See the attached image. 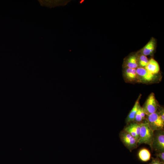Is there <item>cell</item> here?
<instances>
[{"label": "cell", "instance_id": "cell-1", "mask_svg": "<svg viewBox=\"0 0 164 164\" xmlns=\"http://www.w3.org/2000/svg\"><path fill=\"white\" fill-rule=\"evenodd\" d=\"M140 129L138 144H145L152 147L154 137V131L145 120L140 123Z\"/></svg>", "mask_w": 164, "mask_h": 164}, {"label": "cell", "instance_id": "cell-2", "mask_svg": "<svg viewBox=\"0 0 164 164\" xmlns=\"http://www.w3.org/2000/svg\"><path fill=\"white\" fill-rule=\"evenodd\" d=\"M147 116L146 120L153 130L155 131L163 129L164 121L162 119L158 111Z\"/></svg>", "mask_w": 164, "mask_h": 164}, {"label": "cell", "instance_id": "cell-3", "mask_svg": "<svg viewBox=\"0 0 164 164\" xmlns=\"http://www.w3.org/2000/svg\"><path fill=\"white\" fill-rule=\"evenodd\" d=\"M157 152H164V132L163 130L154 131V137L151 148Z\"/></svg>", "mask_w": 164, "mask_h": 164}, {"label": "cell", "instance_id": "cell-4", "mask_svg": "<svg viewBox=\"0 0 164 164\" xmlns=\"http://www.w3.org/2000/svg\"><path fill=\"white\" fill-rule=\"evenodd\" d=\"M119 137L124 145L131 151L137 148L138 144L137 141L128 133L122 131L119 134Z\"/></svg>", "mask_w": 164, "mask_h": 164}, {"label": "cell", "instance_id": "cell-5", "mask_svg": "<svg viewBox=\"0 0 164 164\" xmlns=\"http://www.w3.org/2000/svg\"><path fill=\"white\" fill-rule=\"evenodd\" d=\"M158 107L155 94L152 93L149 95L142 108L145 115H148L156 112Z\"/></svg>", "mask_w": 164, "mask_h": 164}, {"label": "cell", "instance_id": "cell-6", "mask_svg": "<svg viewBox=\"0 0 164 164\" xmlns=\"http://www.w3.org/2000/svg\"><path fill=\"white\" fill-rule=\"evenodd\" d=\"M137 79L143 82H150L155 80L157 78L155 74H153L147 71L145 68L138 67L136 69Z\"/></svg>", "mask_w": 164, "mask_h": 164}, {"label": "cell", "instance_id": "cell-7", "mask_svg": "<svg viewBox=\"0 0 164 164\" xmlns=\"http://www.w3.org/2000/svg\"><path fill=\"white\" fill-rule=\"evenodd\" d=\"M71 0H38L42 6H45L50 8L56 7L66 5Z\"/></svg>", "mask_w": 164, "mask_h": 164}, {"label": "cell", "instance_id": "cell-8", "mask_svg": "<svg viewBox=\"0 0 164 164\" xmlns=\"http://www.w3.org/2000/svg\"><path fill=\"white\" fill-rule=\"evenodd\" d=\"M140 126V123L135 122L130 123L126 126L124 130L133 136L138 142L139 137Z\"/></svg>", "mask_w": 164, "mask_h": 164}, {"label": "cell", "instance_id": "cell-9", "mask_svg": "<svg viewBox=\"0 0 164 164\" xmlns=\"http://www.w3.org/2000/svg\"><path fill=\"white\" fill-rule=\"evenodd\" d=\"M145 68L149 72L153 74L156 75L160 70V67L158 63L153 58L149 60Z\"/></svg>", "mask_w": 164, "mask_h": 164}, {"label": "cell", "instance_id": "cell-10", "mask_svg": "<svg viewBox=\"0 0 164 164\" xmlns=\"http://www.w3.org/2000/svg\"><path fill=\"white\" fill-rule=\"evenodd\" d=\"M155 47V40L153 38L143 47L142 51V54L146 56L151 55L153 53Z\"/></svg>", "mask_w": 164, "mask_h": 164}, {"label": "cell", "instance_id": "cell-11", "mask_svg": "<svg viewBox=\"0 0 164 164\" xmlns=\"http://www.w3.org/2000/svg\"><path fill=\"white\" fill-rule=\"evenodd\" d=\"M124 76L126 80L129 82L133 81L137 79L136 69L126 68L124 71Z\"/></svg>", "mask_w": 164, "mask_h": 164}, {"label": "cell", "instance_id": "cell-12", "mask_svg": "<svg viewBox=\"0 0 164 164\" xmlns=\"http://www.w3.org/2000/svg\"><path fill=\"white\" fill-rule=\"evenodd\" d=\"M141 95L139 96L138 98L136 101L132 109L129 113L126 119V122L127 123L134 121L135 115L138 111L139 104V101Z\"/></svg>", "mask_w": 164, "mask_h": 164}, {"label": "cell", "instance_id": "cell-13", "mask_svg": "<svg viewBox=\"0 0 164 164\" xmlns=\"http://www.w3.org/2000/svg\"><path fill=\"white\" fill-rule=\"evenodd\" d=\"M125 65L126 68L136 69L138 67V57L134 55L129 56L126 60Z\"/></svg>", "mask_w": 164, "mask_h": 164}, {"label": "cell", "instance_id": "cell-14", "mask_svg": "<svg viewBox=\"0 0 164 164\" xmlns=\"http://www.w3.org/2000/svg\"><path fill=\"white\" fill-rule=\"evenodd\" d=\"M138 156L141 161L145 162L150 159L151 155L148 150L145 148H143L140 149L138 152Z\"/></svg>", "mask_w": 164, "mask_h": 164}, {"label": "cell", "instance_id": "cell-15", "mask_svg": "<svg viewBox=\"0 0 164 164\" xmlns=\"http://www.w3.org/2000/svg\"><path fill=\"white\" fill-rule=\"evenodd\" d=\"M138 60L139 67L143 68L146 67L149 61L147 56L142 54L138 58Z\"/></svg>", "mask_w": 164, "mask_h": 164}, {"label": "cell", "instance_id": "cell-16", "mask_svg": "<svg viewBox=\"0 0 164 164\" xmlns=\"http://www.w3.org/2000/svg\"><path fill=\"white\" fill-rule=\"evenodd\" d=\"M139 106L138 107V111L135 118L134 120V121L135 122L137 123H140L142 122V121L143 120V119L140 114Z\"/></svg>", "mask_w": 164, "mask_h": 164}, {"label": "cell", "instance_id": "cell-17", "mask_svg": "<svg viewBox=\"0 0 164 164\" xmlns=\"http://www.w3.org/2000/svg\"><path fill=\"white\" fill-rule=\"evenodd\" d=\"M156 155L161 162H164V152H157Z\"/></svg>", "mask_w": 164, "mask_h": 164}, {"label": "cell", "instance_id": "cell-18", "mask_svg": "<svg viewBox=\"0 0 164 164\" xmlns=\"http://www.w3.org/2000/svg\"><path fill=\"white\" fill-rule=\"evenodd\" d=\"M149 164H164V163L161 162L158 158H152L151 162Z\"/></svg>", "mask_w": 164, "mask_h": 164}, {"label": "cell", "instance_id": "cell-19", "mask_svg": "<svg viewBox=\"0 0 164 164\" xmlns=\"http://www.w3.org/2000/svg\"><path fill=\"white\" fill-rule=\"evenodd\" d=\"M162 120L164 121V110L163 108H160L158 111Z\"/></svg>", "mask_w": 164, "mask_h": 164}, {"label": "cell", "instance_id": "cell-20", "mask_svg": "<svg viewBox=\"0 0 164 164\" xmlns=\"http://www.w3.org/2000/svg\"><path fill=\"white\" fill-rule=\"evenodd\" d=\"M139 109L141 115L143 120H144L145 119V114L142 108L140 106H139Z\"/></svg>", "mask_w": 164, "mask_h": 164}]
</instances>
